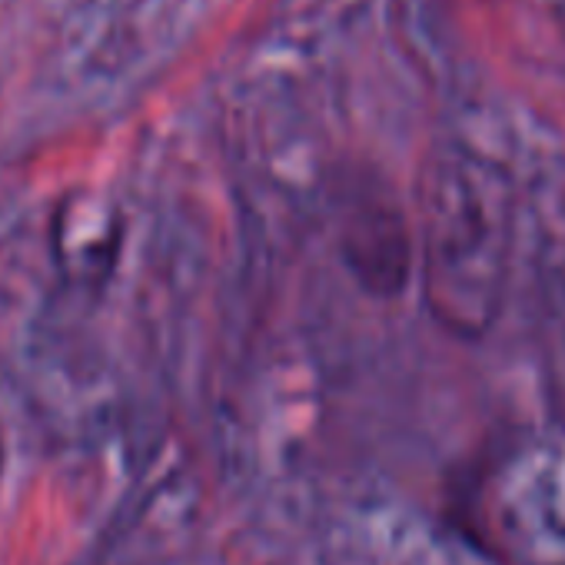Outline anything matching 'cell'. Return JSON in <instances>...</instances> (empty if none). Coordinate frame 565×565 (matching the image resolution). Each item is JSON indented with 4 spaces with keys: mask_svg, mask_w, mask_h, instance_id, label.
I'll return each instance as SVG.
<instances>
[{
    "mask_svg": "<svg viewBox=\"0 0 565 565\" xmlns=\"http://www.w3.org/2000/svg\"><path fill=\"white\" fill-rule=\"evenodd\" d=\"M509 203L476 160L436 163L426 190V297L456 333L479 337L499 307Z\"/></svg>",
    "mask_w": 565,
    "mask_h": 565,
    "instance_id": "6da1fadb",
    "label": "cell"
}]
</instances>
